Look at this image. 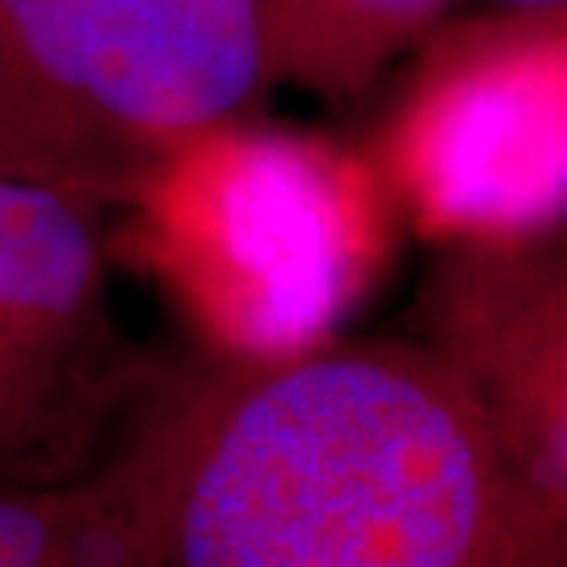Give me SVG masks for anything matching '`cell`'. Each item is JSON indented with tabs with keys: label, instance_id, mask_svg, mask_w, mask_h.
<instances>
[{
	"label": "cell",
	"instance_id": "obj_1",
	"mask_svg": "<svg viewBox=\"0 0 567 567\" xmlns=\"http://www.w3.org/2000/svg\"><path fill=\"white\" fill-rule=\"evenodd\" d=\"M164 567H567V513L421 337H353L231 362Z\"/></svg>",
	"mask_w": 567,
	"mask_h": 567
},
{
	"label": "cell",
	"instance_id": "obj_2",
	"mask_svg": "<svg viewBox=\"0 0 567 567\" xmlns=\"http://www.w3.org/2000/svg\"><path fill=\"white\" fill-rule=\"evenodd\" d=\"M265 84L252 0H0V177L126 206Z\"/></svg>",
	"mask_w": 567,
	"mask_h": 567
},
{
	"label": "cell",
	"instance_id": "obj_3",
	"mask_svg": "<svg viewBox=\"0 0 567 567\" xmlns=\"http://www.w3.org/2000/svg\"><path fill=\"white\" fill-rule=\"evenodd\" d=\"M370 161L227 118L168 152L126 198L143 252L231 358H282L341 311L383 252Z\"/></svg>",
	"mask_w": 567,
	"mask_h": 567
},
{
	"label": "cell",
	"instance_id": "obj_4",
	"mask_svg": "<svg viewBox=\"0 0 567 567\" xmlns=\"http://www.w3.org/2000/svg\"><path fill=\"white\" fill-rule=\"evenodd\" d=\"M564 9H517L437 39L370 164L450 244L547 240L564 224Z\"/></svg>",
	"mask_w": 567,
	"mask_h": 567
},
{
	"label": "cell",
	"instance_id": "obj_5",
	"mask_svg": "<svg viewBox=\"0 0 567 567\" xmlns=\"http://www.w3.org/2000/svg\"><path fill=\"white\" fill-rule=\"evenodd\" d=\"M147 374L114 320L102 210L0 177V480L97 463Z\"/></svg>",
	"mask_w": 567,
	"mask_h": 567
},
{
	"label": "cell",
	"instance_id": "obj_6",
	"mask_svg": "<svg viewBox=\"0 0 567 567\" xmlns=\"http://www.w3.org/2000/svg\"><path fill=\"white\" fill-rule=\"evenodd\" d=\"M421 341L446 358L517 480L567 513V265L547 240L450 244L416 299Z\"/></svg>",
	"mask_w": 567,
	"mask_h": 567
},
{
	"label": "cell",
	"instance_id": "obj_7",
	"mask_svg": "<svg viewBox=\"0 0 567 567\" xmlns=\"http://www.w3.org/2000/svg\"><path fill=\"white\" fill-rule=\"evenodd\" d=\"M236 358L173 374L97 463L60 480H0V567H164L182 480Z\"/></svg>",
	"mask_w": 567,
	"mask_h": 567
},
{
	"label": "cell",
	"instance_id": "obj_8",
	"mask_svg": "<svg viewBox=\"0 0 567 567\" xmlns=\"http://www.w3.org/2000/svg\"><path fill=\"white\" fill-rule=\"evenodd\" d=\"M265 81H290L328 102H353L383 68L425 39L450 0H252Z\"/></svg>",
	"mask_w": 567,
	"mask_h": 567
}]
</instances>
